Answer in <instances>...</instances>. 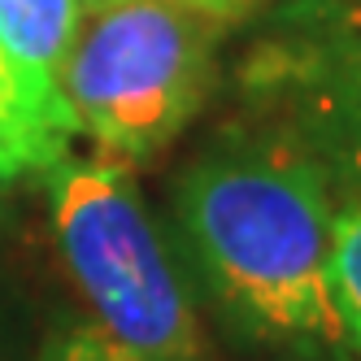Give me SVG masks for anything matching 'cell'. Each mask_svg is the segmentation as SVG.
Segmentation results:
<instances>
[{
  "label": "cell",
  "instance_id": "7",
  "mask_svg": "<svg viewBox=\"0 0 361 361\" xmlns=\"http://www.w3.org/2000/svg\"><path fill=\"white\" fill-rule=\"evenodd\" d=\"M331 292L344 322V340L361 348V196L335 204L331 235Z\"/></svg>",
  "mask_w": 361,
  "mask_h": 361
},
{
  "label": "cell",
  "instance_id": "2",
  "mask_svg": "<svg viewBox=\"0 0 361 361\" xmlns=\"http://www.w3.org/2000/svg\"><path fill=\"white\" fill-rule=\"evenodd\" d=\"M214 57L209 9L183 0H105L83 9L61 96L100 148L152 157L192 122Z\"/></svg>",
  "mask_w": 361,
  "mask_h": 361
},
{
  "label": "cell",
  "instance_id": "3",
  "mask_svg": "<svg viewBox=\"0 0 361 361\" xmlns=\"http://www.w3.org/2000/svg\"><path fill=\"white\" fill-rule=\"evenodd\" d=\"M53 231L105 335L144 361H192L196 318L166 244L109 161L53 166Z\"/></svg>",
  "mask_w": 361,
  "mask_h": 361
},
{
  "label": "cell",
  "instance_id": "5",
  "mask_svg": "<svg viewBox=\"0 0 361 361\" xmlns=\"http://www.w3.org/2000/svg\"><path fill=\"white\" fill-rule=\"evenodd\" d=\"M309 87H314L309 114L318 122V148L348 178H357L361 196V31L331 44Z\"/></svg>",
  "mask_w": 361,
  "mask_h": 361
},
{
  "label": "cell",
  "instance_id": "10",
  "mask_svg": "<svg viewBox=\"0 0 361 361\" xmlns=\"http://www.w3.org/2000/svg\"><path fill=\"white\" fill-rule=\"evenodd\" d=\"M92 5H105V0H83V9H92Z\"/></svg>",
  "mask_w": 361,
  "mask_h": 361
},
{
  "label": "cell",
  "instance_id": "8",
  "mask_svg": "<svg viewBox=\"0 0 361 361\" xmlns=\"http://www.w3.org/2000/svg\"><path fill=\"white\" fill-rule=\"evenodd\" d=\"M53 361H144V357H135L131 348H122L105 331H83V335H74Z\"/></svg>",
  "mask_w": 361,
  "mask_h": 361
},
{
  "label": "cell",
  "instance_id": "4",
  "mask_svg": "<svg viewBox=\"0 0 361 361\" xmlns=\"http://www.w3.org/2000/svg\"><path fill=\"white\" fill-rule=\"evenodd\" d=\"M79 135L61 92H44L0 48V178L53 170Z\"/></svg>",
  "mask_w": 361,
  "mask_h": 361
},
{
  "label": "cell",
  "instance_id": "9",
  "mask_svg": "<svg viewBox=\"0 0 361 361\" xmlns=\"http://www.w3.org/2000/svg\"><path fill=\"white\" fill-rule=\"evenodd\" d=\"M183 5H196V9H209V13H222V9H235L244 0H183Z\"/></svg>",
  "mask_w": 361,
  "mask_h": 361
},
{
  "label": "cell",
  "instance_id": "11",
  "mask_svg": "<svg viewBox=\"0 0 361 361\" xmlns=\"http://www.w3.org/2000/svg\"><path fill=\"white\" fill-rule=\"evenodd\" d=\"M0 361H5V357H0Z\"/></svg>",
  "mask_w": 361,
  "mask_h": 361
},
{
  "label": "cell",
  "instance_id": "6",
  "mask_svg": "<svg viewBox=\"0 0 361 361\" xmlns=\"http://www.w3.org/2000/svg\"><path fill=\"white\" fill-rule=\"evenodd\" d=\"M83 22V0H0V48L44 92H61V66Z\"/></svg>",
  "mask_w": 361,
  "mask_h": 361
},
{
  "label": "cell",
  "instance_id": "1",
  "mask_svg": "<svg viewBox=\"0 0 361 361\" xmlns=\"http://www.w3.org/2000/svg\"><path fill=\"white\" fill-rule=\"evenodd\" d=\"M178 218L204 279L244 326L288 344H340L331 292L335 200L309 152L231 144L178 183Z\"/></svg>",
  "mask_w": 361,
  "mask_h": 361
}]
</instances>
